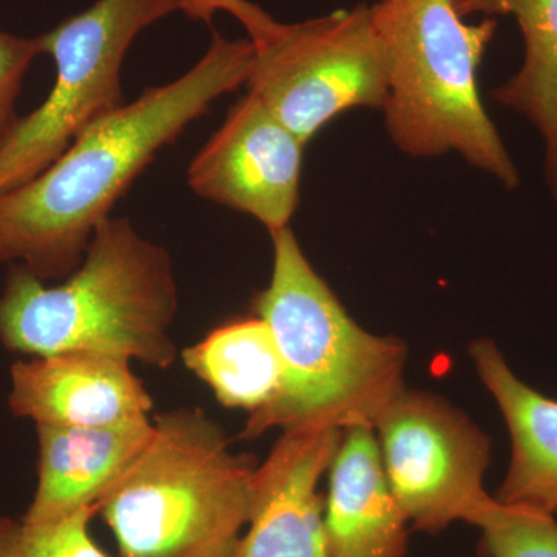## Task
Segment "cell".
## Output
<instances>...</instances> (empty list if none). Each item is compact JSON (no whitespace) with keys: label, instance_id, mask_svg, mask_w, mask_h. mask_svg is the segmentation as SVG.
Listing matches in <instances>:
<instances>
[{"label":"cell","instance_id":"9a60e30c","mask_svg":"<svg viewBox=\"0 0 557 557\" xmlns=\"http://www.w3.org/2000/svg\"><path fill=\"white\" fill-rule=\"evenodd\" d=\"M461 17H515L522 32V67L493 100L525 116L545 146V177L557 205V0H454Z\"/></svg>","mask_w":557,"mask_h":557},{"label":"cell","instance_id":"e0dca14e","mask_svg":"<svg viewBox=\"0 0 557 557\" xmlns=\"http://www.w3.org/2000/svg\"><path fill=\"white\" fill-rule=\"evenodd\" d=\"M97 511L86 508L47 523L0 516V557H110L91 537Z\"/></svg>","mask_w":557,"mask_h":557},{"label":"cell","instance_id":"52a82bcc","mask_svg":"<svg viewBox=\"0 0 557 557\" xmlns=\"http://www.w3.org/2000/svg\"><path fill=\"white\" fill-rule=\"evenodd\" d=\"M255 49L248 94L306 145L341 113L386 102L387 50L364 3L284 24Z\"/></svg>","mask_w":557,"mask_h":557},{"label":"cell","instance_id":"ac0fdd59","mask_svg":"<svg viewBox=\"0 0 557 557\" xmlns=\"http://www.w3.org/2000/svg\"><path fill=\"white\" fill-rule=\"evenodd\" d=\"M486 557H557L555 516L500 504L494 497L475 520Z\"/></svg>","mask_w":557,"mask_h":557},{"label":"cell","instance_id":"5bb4252c","mask_svg":"<svg viewBox=\"0 0 557 557\" xmlns=\"http://www.w3.org/2000/svg\"><path fill=\"white\" fill-rule=\"evenodd\" d=\"M469 351L511 435V463L496 500L556 516L557 401L523 383L493 341H475Z\"/></svg>","mask_w":557,"mask_h":557},{"label":"cell","instance_id":"7c38bea8","mask_svg":"<svg viewBox=\"0 0 557 557\" xmlns=\"http://www.w3.org/2000/svg\"><path fill=\"white\" fill-rule=\"evenodd\" d=\"M152 434L149 417L112 426H36L38 482L22 518L47 523L98 509Z\"/></svg>","mask_w":557,"mask_h":557},{"label":"cell","instance_id":"5b68a950","mask_svg":"<svg viewBox=\"0 0 557 557\" xmlns=\"http://www.w3.org/2000/svg\"><path fill=\"white\" fill-rule=\"evenodd\" d=\"M370 10L387 50L383 110L392 141L412 157L460 153L516 188L518 168L479 94L496 20L465 24L454 0H380Z\"/></svg>","mask_w":557,"mask_h":557},{"label":"cell","instance_id":"2e32d148","mask_svg":"<svg viewBox=\"0 0 557 557\" xmlns=\"http://www.w3.org/2000/svg\"><path fill=\"white\" fill-rule=\"evenodd\" d=\"M182 357L225 408L251 416L267 408L281 388V354L269 325L258 317L212 330Z\"/></svg>","mask_w":557,"mask_h":557},{"label":"cell","instance_id":"6da1fadb","mask_svg":"<svg viewBox=\"0 0 557 557\" xmlns=\"http://www.w3.org/2000/svg\"><path fill=\"white\" fill-rule=\"evenodd\" d=\"M255 44L215 33L207 53L164 86L149 87L83 132L38 177L0 196V265L42 281L67 277L98 226L157 153L247 86Z\"/></svg>","mask_w":557,"mask_h":557},{"label":"cell","instance_id":"7a4b0ae2","mask_svg":"<svg viewBox=\"0 0 557 557\" xmlns=\"http://www.w3.org/2000/svg\"><path fill=\"white\" fill-rule=\"evenodd\" d=\"M178 288L170 252L127 219H106L83 260L49 285L13 265L0 293V344L25 358L86 351L166 369Z\"/></svg>","mask_w":557,"mask_h":557},{"label":"cell","instance_id":"ffe728a7","mask_svg":"<svg viewBox=\"0 0 557 557\" xmlns=\"http://www.w3.org/2000/svg\"><path fill=\"white\" fill-rule=\"evenodd\" d=\"M180 11L190 21L211 24L218 13H228L244 25L248 39L255 46L273 39L281 32V22L274 21L249 0H177Z\"/></svg>","mask_w":557,"mask_h":557},{"label":"cell","instance_id":"4fadbf2b","mask_svg":"<svg viewBox=\"0 0 557 557\" xmlns=\"http://www.w3.org/2000/svg\"><path fill=\"white\" fill-rule=\"evenodd\" d=\"M327 472L329 556L405 557L409 522L388 485L373 428L346 429Z\"/></svg>","mask_w":557,"mask_h":557},{"label":"cell","instance_id":"3957f363","mask_svg":"<svg viewBox=\"0 0 557 557\" xmlns=\"http://www.w3.org/2000/svg\"><path fill=\"white\" fill-rule=\"evenodd\" d=\"M271 239L273 270L255 310L276 341L282 383L273 401L248 417L242 437H259L270 429L375 426L406 388L405 344L373 335L350 318L289 226Z\"/></svg>","mask_w":557,"mask_h":557},{"label":"cell","instance_id":"30bf717a","mask_svg":"<svg viewBox=\"0 0 557 557\" xmlns=\"http://www.w3.org/2000/svg\"><path fill=\"white\" fill-rule=\"evenodd\" d=\"M344 431L284 432L256 469L248 530L233 557H330L319 480Z\"/></svg>","mask_w":557,"mask_h":557},{"label":"cell","instance_id":"277c9868","mask_svg":"<svg viewBox=\"0 0 557 557\" xmlns=\"http://www.w3.org/2000/svg\"><path fill=\"white\" fill-rule=\"evenodd\" d=\"M255 465L201 409L153 421L146 448L98 504L119 557H233L248 525Z\"/></svg>","mask_w":557,"mask_h":557},{"label":"cell","instance_id":"d6986e66","mask_svg":"<svg viewBox=\"0 0 557 557\" xmlns=\"http://www.w3.org/2000/svg\"><path fill=\"white\" fill-rule=\"evenodd\" d=\"M39 54H42L39 38H24L0 30V146L20 120L17 97L28 69Z\"/></svg>","mask_w":557,"mask_h":557},{"label":"cell","instance_id":"8992f818","mask_svg":"<svg viewBox=\"0 0 557 557\" xmlns=\"http://www.w3.org/2000/svg\"><path fill=\"white\" fill-rule=\"evenodd\" d=\"M175 11L177 0H97L39 36L57 75L42 104L0 146V196L38 177L83 132L126 104L121 70L132 42Z\"/></svg>","mask_w":557,"mask_h":557},{"label":"cell","instance_id":"ba28073f","mask_svg":"<svg viewBox=\"0 0 557 557\" xmlns=\"http://www.w3.org/2000/svg\"><path fill=\"white\" fill-rule=\"evenodd\" d=\"M373 431L392 493L417 530L435 534L458 520L474 525L493 504L483 487L490 440L445 399L405 388Z\"/></svg>","mask_w":557,"mask_h":557},{"label":"cell","instance_id":"8fae6325","mask_svg":"<svg viewBox=\"0 0 557 557\" xmlns=\"http://www.w3.org/2000/svg\"><path fill=\"white\" fill-rule=\"evenodd\" d=\"M7 401L14 417L35 426H112L153 408L131 361L86 351L17 359Z\"/></svg>","mask_w":557,"mask_h":557},{"label":"cell","instance_id":"9c48e42d","mask_svg":"<svg viewBox=\"0 0 557 557\" xmlns=\"http://www.w3.org/2000/svg\"><path fill=\"white\" fill-rule=\"evenodd\" d=\"M304 148L306 143L248 94L190 161L189 188L277 233L288 228L298 208Z\"/></svg>","mask_w":557,"mask_h":557}]
</instances>
